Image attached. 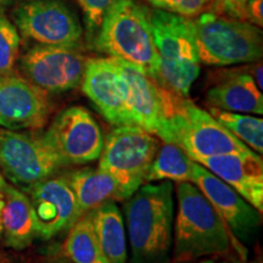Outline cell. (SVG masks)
Returning <instances> with one entry per match:
<instances>
[{"mask_svg": "<svg viewBox=\"0 0 263 263\" xmlns=\"http://www.w3.org/2000/svg\"><path fill=\"white\" fill-rule=\"evenodd\" d=\"M177 215L173 222L172 263H192L235 250L246 261L248 249L230 235L228 228L195 184H176Z\"/></svg>", "mask_w": 263, "mask_h": 263, "instance_id": "1", "label": "cell"}, {"mask_svg": "<svg viewBox=\"0 0 263 263\" xmlns=\"http://www.w3.org/2000/svg\"><path fill=\"white\" fill-rule=\"evenodd\" d=\"M174 186L171 180L143 184L124 200L123 219L129 239L130 263H171Z\"/></svg>", "mask_w": 263, "mask_h": 263, "instance_id": "2", "label": "cell"}, {"mask_svg": "<svg viewBox=\"0 0 263 263\" xmlns=\"http://www.w3.org/2000/svg\"><path fill=\"white\" fill-rule=\"evenodd\" d=\"M95 47L108 58L127 62L155 78L159 54L150 24V10L137 0H118L97 32Z\"/></svg>", "mask_w": 263, "mask_h": 263, "instance_id": "3", "label": "cell"}, {"mask_svg": "<svg viewBox=\"0 0 263 263\" xmlns=\"http://www.w3.org/2000/svg\"><path fill=\"white\" fill-rule=\"evenodd\" d=\"M154 42L159 54L157 83L182 97H188L190 88L200 74L194 21L184 16L155 9L150 11Z\"/></svg>", "mask_w": 263, "mask_h": 263, "instance_id": "4", "label": "cell"}, {"mask_svg": "<svg viewBox=\"0 0 263 263\" xmlns=\"http://www.w3.org/2000/svg\"><path fill=\"white\" fill-rule=\"evenodd\" d=\"M164 98L173 144L182 147L193 161L200 162L207 157L252 153L211 114L186 97L164 88Z\"/></svg>", "mask_w": 263, "mask_h": 263, "instance_id": "5", "label": "cell"}, {"mask_svg": "<svg viewBox=\"0 0 263 263\" xmlns=\"http://www.w3.org/2000/svg\"><path fill=\"white\" fill-rule=\"evenodd\" d=\"M193 21L197 52L203 64L232 66L262 59V32L257 26L211 11Z\"/></svg>", "mask_w": 263, "mask_h": 263, "instance_id": "6", "label": "cell"}, {"mask_svg": "<svg viewBox=\"0 0 263 263\" xmlns=\"http://www.w3.org/2000/svg\"><path fill=\"white\" fill-rule=\"evenodd\" d=\"M160 145L159 138L134 124L117 126L107 134L98 167L115 179L118 200L128 199L146 183Z\"/></svg>", "mask_w": 263, "mask_h": 263, "instance_id": "7", "label": "cell"}, {"mask_svg": "<svg viewBox=\"0 0 263 263\" xmlns=\"http://www.w3.org/2000/svg\"><path fill=\"white\" fill-rule=\"evenodd\" d=\"M64 163L42 134L0 129V171L14 185L28 188L49 178Z\"/></svg>", "mask_w": 263, "mask_h": 263, "instance_id": "8", "label": "cell"}, {"mask_svg": "<svg viewBox=\"0 0 263 263\" xmlns=\"http://www.w3.org/2000/svg\"><path fill=\"white\" fill-rule=\"evenodd\" d=\"M42 136L65 167L99 160L105 140L100 124L82 106H71L59 112Z\"/></svg>", "mask_w": 263, "mask_h": 263, "instance_id": "9", "label": "cell"}, {"mask_svg": "<svg viewBox=\"0 0 263 263\" xmlns=\"http://www.w3.org/2000/svg\"><path fill=\"white\" fill-rule=\"evenodd\" d=\"M87 61L78 47L35 44L22 55L20 67L39 89L60 94L81 84Z\"/></svg>", "mask_w": 263, "mask_h": 263, "instance_id": "10", "label": "cell"}, {"mask_svg": "<svg viewBox=\"0 0 263 263\" xmlns=\"http://www.w3.org/2000/svg\"><path fill=\"white\" fill-rule=\"evenodd\" d=\"M122 88L124 107L132 124L173 144L163 85L127 62L114 59Z\"/></svg>", "mask_w": 263, "mask_h": 263, "instance_id": "11", "label": "cell"}, {"mask_svg": "<svg viewBox=\"0 0 263 263\" xmlns=\"http://www.w3.org/2000/svg\"><path fill=\"white\" fill-rule=\"evenodd\" d=\"M14 22L37 44L80 47L83 35L80 20L62 0H26L15 9Z\"/></svg>", "mask_w": 263, "mask_h": 263, "instance_id": "12", "label": "cell"}, {"mask_svg": "<svg viewBox=\"0 0 263 263\" xmlns=\"http://www.w3.org/2000/svg\"><path fill=\"white\" fill-rule=\"evenodd\" d=\"M192 183L206 196L235 241L245 248L255 241L262 224V213L258 210L195 161L193 163Z\"/></svg>", "mask_w": 263, "mask_h": 263, "instance_id": "13", "label": "cell"}, {"mask_svg": "<svg viewBox=\"0 0 263 263\" xmlns=\"http://www.w3.org/2000/svg\"><path fill=\"white\" fill-rule=\"evenodd\" d=\"M31 201L37 238L49 240L67 232L83 216L65 176H54L25 189Z\"/></svg>", "mask_w": 263, "mask_h": 263, "instance_id": "14", "label": "cell"}, {"mask_svg": "<svg viewBox=\"0 0 263 263\" xmlns=\"http://www.w3.org/2000/svg\"><path fill=\"white\" fill-rule=\"evenodd\" d=\"M50 112L45 91L14 72L0 74V127L10 130L41 129Z\"/></svg>", "mask_w": 263, "mask_h": 263, "instance_id": "15", "label": "cell"}, {"mask_svg": "<svg viewBox=\"0 0 263 263\" xmlns=\"http://www.w3.org/2000/svg\"><path fill=\"white\" fill-rule=\"evenodd\" d=\"M82 90L112 126L132 124L124 107L117 65L112 58L90 59L82 78Z\"/></svg>", "mask_w": 263, "mask_h": 263, "instance_id": "16", "label": "cell"}, {"mask_svg": "<svg viewBox=\"0 0 263 263\" xmlns=\"http://www.w3.org/2000/svg\"><path fill=\"white\" fill-rule=\"evenodd\" d=\"M232 186L256 210L263 211V161L261 155L228 154L197 162Z\"/></svg>", "mask_w": 263, "mask_h": 263, "instance_id": "17", "label": "cell"}, {"mask_svg": "<svg viewBox=\"0 0 263 263\" xmlns=\"http://www.w3.org/2000/svg\"><path fill=\"white\" fill-rule=\"evenodd\" d=\"M210 107L261 116L263 95L252 74L244 70L224 71L206 93Z\"/></svg>", "mask_w": 263, "mask_h": 263, "instance_id": "18", "label": "cell"}, {"mask_svg": "<svg viewBox=\"0 0 263 263\" xmlns=\"http://www.w3.org/2000/svg\"><path fill=\"white\" fill-rule=\"evenodd\" d=\"M0 224L5 244L14 250L27 249L37 238L34 215L27 194L9 183L5 186V203Z\"/></svg>", "mask_w": 263, "mask_h": 263, "instance_id": "19", "label": "cell"}, {"mask_svg": "<svg viewBox=\"0 0 263 263\" xmlns=\"http://www.w3.org/2000/svg\"><path fill=\"white\" fill-rule=\"evenodd\" d=\"M99 248L106 263H127V235L122 212L114 200L90 211Z\"/></svg>", "mask_w": 263, "mask_h": 263, "instance_id": "20", "label": "cell"}, {"mask_svg": "<svg viewBox=\"0 0 263 263\" xmlns=\"http://www.w3.org/2000/svg\"><path fill=\"white\" fill-rule=\"evenodd\" d=\"M64 176L70 184L83 215L93 211L108 200H118L116 182L110 174L99 167L74 170Z\"/></svg>", "mask_w": 263, "mask_h": 263, "instance_id": "21", "label": "cell"}, {"mask_svg": "<svg viewBox=\"0 0 263 263\" xmlns=\"http://www.w3.org/2000/svg\"><path fill=\"white\" fill-rule=\"evenodd\" d=\"M194 161L182 147L162 141L146 176V182H192Z\"/></svg>", "mask_w": 263, "mask_h": 263, "instance_id": "22", "label": "cell"}, {"mask_svg": "<svg viewBox=\"0 0 263 263\" xmlns=\"http://www.w3.org/2000/svg\"><path fill=\"white\" fill-rule=\"evenodd\" d=\"M64 252L73 263H106L99 248L91 213L87 212L67 230Z\"/></svg>", "mask_w": 263, "mask_h": 263, "instance_id": "23", "label": "cell"}, {"mask_svg": "<svg viewBox=\"0 0 263 263\" xmlns=\"http://www.w3.org/2000/svg\"><path fill=\"white\" fill-rule=\"evenodd\" d=\"M210 114L233 136L258 155L263 153V120L249 114L230 112L210 107Z\"/></svg>", "mask_w": 263, "mask_h": 263, "instance_id": "24", "label": "cell"}, {"mask_svg": "<svg viewBox=\"0 0 263 263\" xmlns=\"http://www.w3.org/2000/svg\"><path fill=\"white\" fill-rule=\"evenodd\" d=\"M20 44L21 37L15 24L0 12V74L14 70L20 55Z\"/></svg>", "mask_w": 263, "mask_h": 263, "instance_id": "25", "label": "cell"}, {"mask_svg": "<svg viewBox=\"0 0 263 263\" xmlns=\"http://www.w3.org/2000/svg\"><path fill=\"white\" fill-rule=\"evenodd\" d=\"M156 9L193 18L210 8L212 0H146Z\"/></svg>", "mask_w": 263, "mask_h": 263, "instance_id": "26", "label": "cell"}, {"mask_svg": "<svg viewBox=\"0 0 263 263\" xmlns=\"http://www.w3.org/2000/svg\"><path fill=\"white\" fill-rule=\"evenodd\" d=\"M117 2L118 0H77L83 10L85 26L90 35L97 34L105 15Z\"/></svg>", "mask_w": 263, "mask_h": 263, "instance_id": "27", "label": "cell"}, {"mask_svg": "<svg viewBox=\"0 0 263 263\" xmlns=\"http://www.w3.org/2000/svg\"><path fill=\"white\" fill-rule=\"evenodd\" d=\"M249 0H212L211 12L244 21V9Z\"/></svg>", "mask_w": 263, "mask_h": 263, "instance_id": "28", "label": "cell"}, {"mask_svg": "<svg viewBox=\"0 0 263 263\" xmlns=\"http://www.w3.org/2000/svg\"><path fill=\"white\" fill-rule=\"evenodd\" d=\"M263 0H249L244 9V21L261 28L263 25Z\"/></svg>", "mask_w": 263, "mask_h": 263, "instance_id": "29", "label": "cell"}, {"mask_svg": "<svg viewBox=\"0 0 263 263\" xmlns=\"http://www.w3.org/2000/svg\"><path fill=\"white\" fill-rule=\"evenodd\" d=\"M192 263H245V259L242 258L235 250H232L228 254L205 257L201 259H197V261H194Z\"/></svg>", "mask_w": 263, "mask_h": 263, "instance_id": "30", "label": "cell"}, {"mask_svg": "<svg viewBox=\"0 0 263 263\" xmlns=\"http://www.w3.org/2000/svg\"><path fill=\"white\" fill-rule=\"evenodd\" d=\"M251 74H252V77H254L257 87L262 90V64L261 62H259V64H258V61L256 62L255 68H254V73H251Z\"/></svg>", "mask_w": 263, "mask_h": 263, "instance_id": "31", "label": "cell"}, {"mask_svg": "<svg viewBox=\"0 0 263 263\" xmlns=\"http://www.w3.org/2000/svg\"><path fill=\"white\" fill-rule=\"evenodd\" d=\"M6 184H8V182H6V179L4 178V176H3L2 171H0V193L4 192Z\"/></svg>", "mask_w": 263, "mask_h": 263, "instance_id": "32", "label": "cell"}, {"mask_svg": "<svg viewBox=\"0 0 263 263\" xmlns=\"http://www.w3.org/2000/svg\"><path fill=\"white\" fill-rule=\"evenodd\" d=\"M12 2H15V0H0V10L4 9L5 6L10 5Z\"/></svg>", "mask_w": 263, "mask_h": 263, "instance_id": "33", "label": "cell"}, {"mask_svg": "<svg viewBox=\"0 0 263 263\" xmlns=\"http://www.w3.org/2000/svg\"><path fill=\"white\" fill-rule=\"evenodd\" d=\"M250 263H262L261 259H254V261H251Z\"/></svg>", "mask_w": 263, "mask_h": 263, "instance_id": "34", "label": "cell"}]
</instances>
